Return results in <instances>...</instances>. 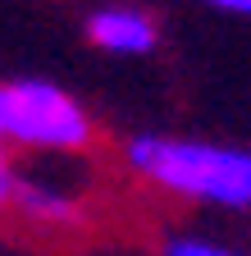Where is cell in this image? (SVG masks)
I'll list each match as a JSON object with an SVG mask.
<instances>
[{"instance_id":"3","label":"cell","mask_w":251,"mask_h":256,"mask_svg":"<svg viewBox=\"0 0 251 256\" xmlns=\"http://www.w3.org/2000/svg\"><path fill=\"white\" fill-rule=\"evenodd\" d=\"M91 42L110 55H146L155 46V23L151 14L133 10V5H114V10H101L91 14Z\"/></svg>"},{"instance_id":"6","label":"cell","mask_w":251,"mask_h":256,"mask_svg":"<svg viewBox=\"0 0 251 256\" xmlns=\"http://www.w3.org/2000/svg\"><path fill=\"white\" fill-rule=\"evenodd\" d=\"M14 192V170H9V151H5V138H0V206L9 202Z\"/></svg>"},{"instance_id":"4","label":"cell","mask_w":251,"mask_h":256,"mask_svg":"<svg viewBox=\"0 0 251 256\" xmlns=\"http://www.w3.org/2000/svg\"><path fill=\"white\" fill-rule=\"evenodd\" d=\"M9 202H14L23 215L41 220V224H78V206H73V197H64L59 188L37 183V178H14Z\"/></svg>"},{"instance_id":"2","label":"cell","mask_w":251,"mask_h":256,"mask_svg":"<svg viewBox=\"0 0 251 256\" xmlns=\"http://www.w3.org/2000/svg\"><path fill=\"white\" fill-rule=\"evenodd\" d=\"M0 138L5 142H27L46 151H78L91 138V124L82 106L55 82H0Z\"/></svg>"},{"instance_id":"1","label":"cell","mask_w":251,"mask_h":256,"mask_svg":"<svg viewBox=\"0 0 251 256\" xmlns=\"http://www.w3.org/2000/svg\"><path fill=\"white\" fill-rule=\"evenodd\" d=\"M133 170L160 183L165 192H178L187 202L206 206H251V151L219 146V142H187V138H137L128 146Z\"/></svg>"},{"instance_id":"7","label":"cell","mask_w":251,"mask_h":256,"mask_svg":"<svg viewBox=\"0 0 251 256\" xmlns=\"http://www.w3.org/2000/svg\"><path fill=\"white\" fill-rule=\"evenodd\" d=\"M206 5H215V10H229V14H247V18H251V0H206Z\"/></svg>"},{"instance_id":"5","label":"cell","mask_w":251,"mask_h":256,"mask_svg":"<svg viewBox=\"0 0 251 256\" xmlns=\"http://www.w3.org/2000/svg\"><path fill=\"white\" fill-rule=\"evenodd\" d=\"M169 256H238V252L215 247V242H201V238H178V242H169Z\"/></svg>"}]
</instances>
